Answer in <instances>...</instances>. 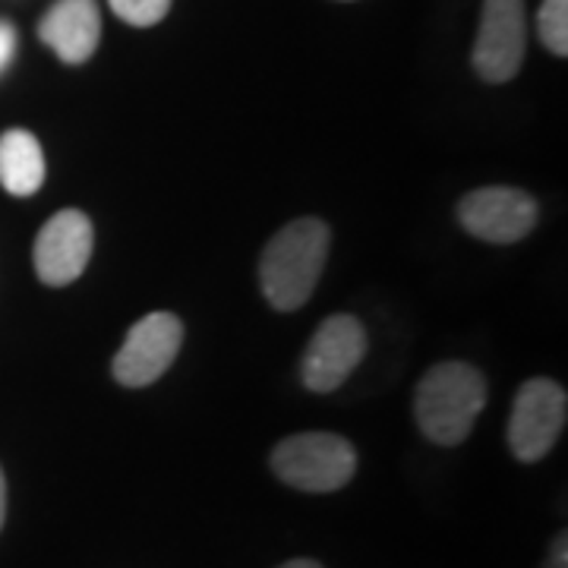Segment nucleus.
<instances>
[{
    "label": "nucleus",
    "mask_w": 568,
    "mask_h": 568,
    "mask_svg": "<svg viewBox=\"0 0 568 568\" xmlns=\"http://www.w3.org/2000/svg\"><path fill=\"white\" fill-rule=\"evenodd\" d=\"M325 256L328 227L320 219H297L278 231L260 260V282L268 304L282 313L304 306L323 275Z\"/></svg>",
    "instance_id": "f257e3e1"
},
{
    "label": "nucleus",
    "mask_w": 568,
    "mask_h": 568,
    "mask_svg": "<svg viewBox=\"0 0 568 568\" xmlns=\"http://www.w3.org/2000/svg\"><path fill=\"white\" fill-rule=\"evenodd\" d=\"M487 405V383L470 364L433 366L417 386V424L429 443H465L474 420Z\"/></svg>",
    "instance_id": "f03ea898"
},
{
    "label": "nucleus",
    "mask_w": 568,
    "mask_h": 568,
    "mask_svg": "<svg viewBox=\"0 0 568 568\" xmlns=\"http://www.w3.org/2000/svg\"><path fill=\"white\" fill-rule=\"evenodd\" d=\"M272 470L287 487L304 493H332L354 477L357 452L335 433H301L278 443V448L272 452Z\"/></svg>",
    "instance_id": "7ed1b4c3"
},
{
    "label": "nucleus",
    "mask_w": 568,
    "mask_h": 568,
    "mask_svg": "<svg viewBox=\"0 0 568 568\" xmlns=\"http://www.w3.org/2000/svg\"><path fill=\"white\" fill-rule=\"evenodd\" d=\"M566 388L552 379H530L521 386L511 420H508V448L521 462H540L556 446L566 426Z\"/></svg>",
    "instance_id": "20e7f679"
},
{
    "label": "nucleus",
    "mask_w": 568,
    "mask_h": 568,
    "mask_svg": "<svg viewBox=\"0 0 568 568\" xmlns=\"http://www.w3.org/2000/svg\"><path fill=\"white\" fill-rule=\"evenodd\" d=\"M528 13L525 0H487L480 36L474 44V70L487 82H508L525 61Z\"/></svg>",
    "instance_id": "39448f33"
},
{
    "label": "nucleus",
    "mask_w": 568,
    "mask_h": 568,
    "mask_svg": "<svg viewBox=\"0 0 568 568\" xmlns=\"http://www.w3.org/2000/svg\"><path fill=\"white\" fill-rule=\"evenodd\" d=\"M183 338V325L171 313H149L133 325L123 338L121 351L114 357L118 383L130 388L152 386L171 361L178 357Z\"/></svg>",
    "instance_id": "423d86ee"
},
{
    "label": "nucleus",
    "mask_w": 568,
    "mask_h": 568,
    "mask_svg": "<svg viewBox=\"0 0 568 568\" xmlns=\"http://www.w3.org/2000/svg\"><path fill=\"white\" fill-rule=\"evenodd\" d=\"M458 219L480 241L515 244L537 224V203L515 186H484L462 200Z\"/></svg>",
    "instance_id": "0eeeda50"
},
{
    "label": "nucleus",
    "mask_w": 568,
    "mask_h": 568,
    "mask_svg": "<svg viewBox=\"0 0 568 568\" xmlns=\"http://www.w3.org/2000/svg\"><path fill=\"white\" fill-rule=\"evenodd\" d=\"M366 351L364 325L354 316H328L306 347L301 376L310 392H332L345 383Z\"/></svg>",
    "instance_id": "6e6552de"
},
{
    "label": "nucleus",
    "mask_w": 568,
    "mask_h": 568,
    "mask_svg": "<svg viewBox=\"0 0 568 568\" xmlns=\"http://www.w3.org/2000/svg\"><path fill=\"white\" fill-rule=\"evenodd\" d=\"M92 241H95V231H92L89 215H82L77 209L58 212L41 227L39 241H36V272L41 282L51 287L77 282L89 265Z\"/></svg>",
    "instance_id": "1a4fd4ad"
},
{
    "label": "nucleus",
    "mask_w": 568,
    "mask_h": 568,
    "mask_svg": "<svg viewBox=\"0 0 568 568\" xmlns=\"http://www.w3.org/2000/svg\"><path fill=\"white\" fill-rule=\"evenodd\" d=\"M41 41L63 63H85L102 39V17L95 0H58L39 26Z\"/></svg>",
    "instance_id": "9d476101"
},
{
    "label": "nucleus",
    "mask_w": 568,
    "mask_h": 568,
    "mask_svg": "<svg viewBox=\"0 0 568 568\" xmlns=\"http://www.w3.org/2000/svg\"><path fill=\"white\" fill-rule=\"evenodd\" d=\"M0 183L13 196H32L44 183V152L29 130L0 136Z\"/></svg>",
    "instance_id": "9b49d317"
},
{
    "label": "nucleus",
    "mask_w": 568,
    "mask_h": 568,
    "mask_svg": "<svg viewBox=\"0 0 568 568\" xmlns=\"http://www.w3.org/2000/svg\"><path fill=\"white\" fill-rule=\"evenodd\" d=\"M540 39L552 54H568V0H544L540 17H537Z\"/></svg>",
    "instance_id": "f8f14e48"
},
{
    "label": "nucleus",
    "mask_w": 568,
    "mask_h": 568,
    "mask_svg": "<svg viewBox=\"0 0 568 568\" xmlns=\"http://www.w3.org/2000/svg\"><path fill=\"white\" fill-rule=\"evenodd\" d=\"M111 10L123 22L145 29V26H155V22H162L168 17L171 0H111Z\"/></svg>",
    "instance_id": "ddd939ff"
},
{
    "label": "nucleus",
    "mask_w": 568,
    "mask_h": 568,
    "mask_svg": "<svg viewBox=\"0 0 568 568\" xmlns=\"http://www.w3.org/2000/svg\"><path fill=\"white\" fill-rule=\"evenodd\" d=\"M13 54H17V32H13V26H10V22L0 20V73L10 67Z\"/></svg>",
    "instance_id": "4468645a"
},
{
    "label": "nucleus",
    "mask_w": 568,
    "mask_h": 568,
    "mask_svg": "<svg viewBox=\"0 0 568 568\" xmlns=\"http://www.w3.org/2000/svg\"><path fill=\"white\" fill-rule=\"evenodd\" d=\"M3 515H7V484H3V470H0V528H3Z\"/></svg>",
    "instance_id": "2eb2a0df"
},
{
    "label": "nucleus",
    "mask_w": 568,
    "mask_h": 568,
    "mask_svg": "<svg viewBox=\"0 0 568 568\" xmlns=\"http://www.w3.org/2000/svg\"><path fill=\"white\" fill-rule=\"evenodd\" d=\"M282 568H323L320 562H313V559H294V562H284Z\"/></svg>",
    "instance_id": "dca6fc26"
}]
</instances>
